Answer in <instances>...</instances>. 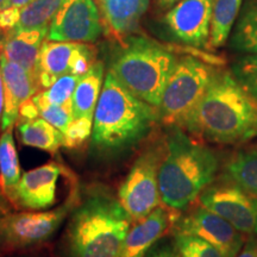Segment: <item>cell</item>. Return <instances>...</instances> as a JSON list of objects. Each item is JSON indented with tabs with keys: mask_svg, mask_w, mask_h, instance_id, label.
<instances>
[{
	"mask_svg": "<svg viewBox=\"0 0 257 257\" xmlns=\"http://www.w3.org/2000/svg\"><path fill=\"white\" fill-rule=\"evenodd\" d=\"M182 128L212 143L250 142L257 137V98L232 73L216 72L204 98Z\"/></svg>",
	"mask_w": 257,
	"mask_h": 257,
	"instance_id": "obj_1",
	"label": "cell"
},
{
	"mask_svg": "<svg viewBox=\"0 0 257 257\" xmlns=\"http://www.w3.org/2000/svg\"><path fill=\"white\" fill-rule=\"evenodd\" d=\"M218 170L216 152L188 136L182 127L173 126L159 169L162 204L174 211L186 210L212 185Z\"/></svg>",
	"mask_w": 257,
	"mask_h": 257,
	"instance_id": "obj_2",
	"label": "cell"
},
{
	"mask_svg": "<svg viewBox=\"0 0 257 257\" xmlns=\"http://www.w3.org/2000/svg\"><path fill=\"white\" fill-rule=\"evenodd\" d=\"M159 120V111L137 98L110 69L93 118V142L106 152H121L146 138Z\"/></svg>",
	"mask_w": 257,
	"mask_h": 257,
	"instance_id": "obj_3",
	"label": "cell"
},
{
	"mask_svg": "<svg viewBox=\"0 0 257 257\" xmlns=\"http://www.w3.org/2000/svg\"><path fill=\"white\" fill-rule=\"evenodd\" d=\"M130 225L119 201L104 194L93 195L74 212L67 257H120Z\"/></svg>",
	"mask_w": 257,
	"mask_h": 257,
	"instance_id": "obj_4",
	"label": "cell"
},
{
	"mask_svg": "<svg viewBox=\"0 0 257 257\" xmlns=\"http://www.w3.org/2000/svg\"><path fill=\"white\" fill-rule=\"evenodd\" d=\"M121 44L111 70L128 91L157 108L179 59L157 42L144 37H127Z\"/></svg>",
	"mask_w": 257,
	"mask_h": 257,
	"instance_id": "obj_5",
	"label": "cell"
},
{
	"mask_svg": "<svg viewBox=\"0 0 257 257\" xmlns=\"http://www.w3.org/2000/svg\"><path fill=\"white\" fill-rule=\"evenodd\" d=\"M216 72L210 64L195 57L179 59L157 107L159 119L169 127H184L204 98Z\"/></svg>",
	"mask_w": 257,
	"mask_h": 257,
	"instance_id": "obj_6",
	"label": "cell"
},
{
	"mask_svg": "<svg viewBox=\"0 0 257 257\" xmlns=\"http://www.w3.org/2000/svg\"><path fill=\"white\" fill-rule=\"evenodd\" d=\"M163 147H154L135 161L121 184L119 204L131 221L142 219L161 204L159 169L163 156Z\"/></svg>",
	"mask_w": 257,
	"mask_h": 257,
	"instance_id": "obj_7",
	"label": "cell"
},
{
	"mask_svg": "<svg viewBox=\"0 0 257 257\" xmlns=\"http://www.w3.org/2000/svg\"><path fill=\"white\" fill-rule=\"evenodd\" d=\"M70 204L48 212L6 213L0 217V255L40 245L59 230Z\"/></svg>",
	"mask_w": 257,
	"mask_h": 257,
	"instance_id": "obj_8",
	"label": "cell"
},
{
	"mask_svg": "<svg viewBox=\"0 0 257 257\" xmlns=\"http://www.w3.org/2000/svg\"><path fill=\"white\" fill-rule=\"evenodd\" d=\"M201 206L219 214L245 236H257V197L225 179L199 197Z\"/></svg>",
	"mask_w": 257,
	"mask_h": 257,
	"instance_id": "obj_9",
	"label": "cell"
},
{
	"mask_svg": "<svg viewBox=\"0 0 257 257\" xmlns=\"http://www.w3.org/2000/svg\"><path fill=\"white\" fill-rule=\"evenodd\" d=\"M174 233L197 236L206 240L223 253L224 257H236L246 240V236L220 217L204 206H198L173 225Z\"/></svg>",
	"mask_w": 257,
	"mask_h": 257,
	"instance_id": "obj_10",
	"label": "cell"
},
{
	"mask_svg": "<svg viewBox=\"0 0 257 257\" xmlns=\"http://www.w3.org/2000/svg\"><path fill=\"white\" fill-rule=\"evenodd\" d=\"M95 62V49L81 42L44 41L40 55L38 82L41 88H49L67 74L82 76Z\"/></svg>",
	"mask_w": 257,
	"mask_h": 257,
	"instance_id": "obj_11",
	"label": "cell"
},
{
	"mask_svg": "<svg viewBox=\"0 0 257 257\" xmlns=\"http://www.w3.org/2000/svg\"><path fill=\"white\" fill-rule=\"evenodd\" d=\"M101 32L100 11L95 0H67L51 21L47 40L91 43Z\"/></svg>",
	"mask_w": 257,
	"mask_h": 257,
	"instance_id": "obj_12",
	"label": "cell"
},
{
	"mask_svg": "<svg viewBox=\"0 0 257 257\" xmlns=\"http://www.w3.org/2000/svg\"><path fill=\"white\" fill-rule=\"evenodd\" d=\"M213 4L214 0H181L163 19L178 41L195 48L208 47Z\"/></svg>",
	"mask_w": 257,
	"mask_h": 257,
	"instance_id": "obj_13",
	"label": "cell"
},
{
	"mask_svg": "<svg viewBox=\"0 0 257 257\" xmlns=\"http://www.w3.org/2000/svg\"><path fill=\"white\" fill-rule=\"evenodd\" d=\"M63 168L50 161L22 175L11 200L29 210H46L55 204L57 182Z\"/></svg>",
	"mask_w": 257,
	"mask_h": 257,
	"instance_id": "obj_14",
	"label": "cell"
},
{
	"mask_svg": "<svg viewBox=\"0 0 257 257\" xmlns=\"http://www.w3.org/2000/svg\"><path fill=\"white\" fill-rule=\"evenodd\" d=\"M0 70L4 85L3 130L15 126L19 118V108L40 91L38 80L21 66L0 55Z\"/></svg>",
	"mask_w": 257,
	"mask_h": 257,
	"instance_id": "obj_15",
	"label": "cell"
},
{
	"mask_svg": "<svg viewBox=\"0 0 257 257\" xmlns=\"http://www.w3.org/2000/svg\"><path fill=\"white\" fill-rule=\"evenodd\" d=\"M172 208L157 206L142 219L135 221L125 237L120 257H144L163 234H166L179 216Z\"/></svg>",
	"mask_w": 257,
	"mask_h": 257,
	"instance_id": "obj_16",
	"label": "cell"
},
{
	"mask_svg": "<svg viewBox=\"0 0 257 257\" xmlns=\"http://www.w3.org/2000/svg\"><path fill=\"white\" fill-rule=\"evenodd\" d=\"M49 29L37 30H11L3 34L0 50L6 60L19 64L38 80L42 44ZM40 83V82H38Z\"/></svg>",
	"mask_w": 257,
	"mask_h": 257,
	"instance_id": "obj_17",
	"label": "cell"
},
{
	"mask_svg": "<svg viewBox=\"0 0 257 257\" xmlns=\"http://www.w3.org/2000/svg\"><path fill=\"white\" fill-rule=\"evenodd\" d=\"M150 0H95L104 24L121 43L136 30Z\"/></svg>",
	"mask_w": 257,
	"mask_h": 257,
	"instance_id": "obj_18",
	"label": "cell"
},
{
	"mask_svg": "<svg viewBox=\"0 0 257 257\" xmlns=\"http://www.w3.org/2000/svg\"><path fill=\"white\" fill-rule=\"evenodd\" d=\"M104 81V64L95 61L88 72L80 78L72 98L73 119L94 118L96 104L101 93Z\"/></svg>",
	"mask_w": 257,
	"mask_h": 257,
	"instance_id": "obj_19",
	"label": "cell"
},
{
	"mask_svg": "<svg viewBox=\"0 0 257 257\" xmlns=\"http://www.w3.org/2000/svg\"><path fill=\"white\" fill-rule=\"evenodd\" d=\"M21 142L27 147L36 148L55 155L63 147V134L43 118L17 121Z\"/></svg>",
	"mask_w": 257,
	"mask_h": 257,
	"instance_id": "obj_20",
	"label": "cell"
},
{
	"mask_svg": "<svg viewBox=\"0 0 257 257\" xmlns=\"http://www.w3.org/2000/svg\"><path fill=\"white\" fill-rule=\"evenodd\" d=\"M224 178L257 197V146L234 152L225 163Z\"/></svg>",
	"mask_w": 257,
	"mask_h": 257,
	"instance_id": "obj_21",
	"label": "cell"
},
{
	"mask_svg": "<svg viewBox=\"0 0 257 257\" xmlns=\"http://www.w3.org/2000/svg\"><path fill=\"white\" fill-rule=\"evenodd\" d=\"M21 178V165L12 126L5 130L0 138V188L10 199Z\"/></svg>",
	"mask_w": 257,
	"mask_h": 257,
	"instance_id": "obj_22",
	"label": "cell"
},
{
	"mask_svg": "<svg viewBox=\"0 0 257 257\" xmlns=\"http://www.w3.org/2000/svg\"><path fill=\"white\" fill-rule=\"evenodd\" d=\"M243 0H214L208 48L224 46L242 9Z\"/></svg>",
	"mask_w": 257,
	"mask_h": 257,
	"instance_id": "obj_23",
	"label": "cell"
},
{
	"mask_svg": "<svg viewBox=\"0 0 257 257\" xmlns=\"http://www.w3.org/2000/svg\"><path fill=\"white\" fill-rule=\"evenodd\" d=\"M231 46L240 53L257 54V0H249L240 10Z\"/></svg>",
	"mask_w": 257,
	"mask_h": 257,
	"instance_id": "obj_24",
	"label": "cell"
},
{
	"mask_svg": "<svg viewBox=\"0 0 257 257\" xmlns=\"http://www.w3.org/2000/svg\"><path fill=\"white\" fill-rule=\"evenodd\" d=\"M67 0H32L21 9L18 24L14 30L49 29V25Z\"/></svg>",
	"mask_w": 257,
	"mask_h": 257,
	"instance_id": "obj_25",
	"label": "cell"
},
{
	"mask_svg": "<svg viewBox=\"0 0 257 257\" xmlns=\"http://www.w3.org/2000/svg\"><path fill=\"white\" fill-rule=\"evenodd\" d=\"M81 76L67 74L56 80L46 91L38 92L32 96L36 106L53 104V105H72V98L76 85Z\"/></svg>",
	"mask_w": 257,
	"mask_h": 257,
	"instance_id": "obj_26",
	"label": "cell"
},
{
	"mask_svg": "<svg viewBox=\"0 0 257 257\" xmlns=\"http://www.w3.org/2000/svg\"><path fill=\"white\" fill-rule=\"evenodd\" d=\"M174 244L181 257H224L212 244L192 234L174 233Z\"/></svg>",
	"mask_w": 257,
	"mask_h": 257,
	"instance_id": "obj_27",
	"label": "cell"
},
{
	"mask_svg": "<svg viewBox=\"0 0 257 257\" xmlns=\"http://www.w3.org/2000/svg\"><path fill=\"white\" fill-rule=\"evenodd\" d=\"M232 74L250 94L257 98V54H246L237 60Z\"/></svg>",
	"mask_w": 257,
	"mask_h": 257,
	"instance_id": "obj_28",
	"label": "cell"
},
{
	"mask_svg": "<svg viewBox=\"0 0 257 257\" xmlns=\"http://www.w3.org/2000/svg\"><path fill=\"white\" fill-rule=\"evenodd\" d=\"M93 133V119L78 118L73 119L63 133V147L74 149L81 147Z\"/></svg>",
	"mask_w": 257,
	"mask_h": 257,
	"instance_id": "obj_29",
	"label": "cell"
},
{
	"mask_svg": "<svg viewBox=\"0 0 257 257\" xmlns=\"http://www.w3.org/2000/svg\"><path fill=\"white\" fill-rule=\"evenodd\" d=\"M40 111V117L47 120L48 123L59 128L61 133H64L73 120L72 105H41L37 106Z\"/></svg>",
	"mask_w": 257,
	"mask_h": 257,
	"instance_id": "obj_30",
	"label": "cell"
},
{
	"mask_svg": "<svg viewBox=\"0 0 257 257\" xmlns=\"http://www.w3.org/2000/svg\"><path fill=\"white\" fill-rule=\"evenodd\" d=\"M19 16H21V9L15 6H9L0 11V30L3 31V34L14 30L18 24Z\"/></svg>",
	"mask_w": 257,
	"mask_h": 257,
	"instance_id": "obj_31",
	"label": "cell"
},
{
	"mask_svg": "<svg viewBox=\"0 0 257 257\" xmlns=\"http://www.w3.org/2000/svg\"><path fill=\"white\" fill-rule=\"evenodd\" d=\"M144 257H181V255L175 244H155Z\"/></svg>",
	"mask_w": 257,
	"mask_h": 257,
	"instance_id": "obj_32",
	"label": "cell"
},
{
	"mask_svg": "<svg viewBox=\"0 0 257 257\" xmlns=\"http://www.w3.org/2000/svg\"><path fill=\"white\" fill-rule=\"evenodd\" d=\"M38 115H40V111H38L36 104H35L31 98L25 101L24 104L21 106V108H19L18 121L36 119V118H38Z\"/></svg>",
	"mask_w": 257,
	"mask_h": 257,
	"instance_id": "obj_33",
	"label": "cell"
},
{
	"mask_svg": "<svg viewBox=\"0 0 257 257\" xmlns=\"http://www.w3.org/2000/svg\"><path fill=\"white\" fill-rule=\"evenodd\" d=\"M236 257H257V236H249Z\"/></svg>",
	"mask_w": 257,
	"mask_h": 257,
	"instance_id": "obj_34",
	"label": "cell"
},
{
	"mask_svg": "<svg viewBox=\"0 0 257 257\" xmlns=\"http://www.w3.org/2000/svg\"><path fill=\"white\" fill-rule=\"evenodd\" d=\"M180 2L181 0H156V5L160 11H167V10H170Z\"/></svg>",
	"mask_w": 257,
	"mask_h": 257,
	"instance_id": "obj_35",
	"label": "cell"
},
{
	"mask_svg": "<svg viewBox=\"0 0 257 257\" xmlns=\"http://www.w3.org/2000/svg\"><path fill=\"white\" fill-rule=\"evenodd\" d=\"M3 111H4V85H3L2 70H0V118H3Z\"/></svg>",
	"mask_w": 257,
	"mask_h": 257,
	"instance_id": "obj_36",
	"label": "cell"
},
{
	"mask_svg": "<svg viewBox=\"0 0 257 257\" xmlns=\"http://www.w3.org/2000/svg\"><path fill=\"white\" fill-rule=\"evenodd\" d=\"M32 0H10V6H15V8H24L25 5L30 4Z\"/></svg>",
	"mask_w": 257,
	"mask_h": 257,
	"instance_id": "obj_37",
	"label": "cell"
},
{
	"mask_svg": "<svg viewBox=\"0 0 257 257\" xmlns=\"http://www.w3.org/2000/svg\"><path fill=\"white\" fill-rule=\"evenodd\" d=\"M10 6V0H0V11Z\"/></svg>",
	"mask_w": 257,
	"mask_h": 257,
	"instance_id": "obj_38",
	"label": "cell"
},
{
	"mask_svg": "<svg viewBox=\"0 0 257 257\" xmlns=\"http://www.w3.org/2000/svg\"><path fill=\"white\" fill-rule=\"evenodd\" d=\"M2 38H3V31L0 30V46H2ZM0 54H2V50H0Z\"/></svg>",
	"mask_w": 257,
	"mask_h": 257,
	"instance_id": "obj_39",
	"label": "cell"
}]
</instances>
